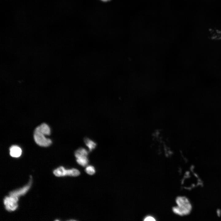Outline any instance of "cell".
Listing matches in <instances>:
<instances>
[{"instance_id": "6da1fadb", "label": "cell", "mask_w": 221, "mask_h": 221, "mask_svg": "<svg viewBox=\"0 0 221 221\" xmlns=\"http://www.w3.org/2000/svg\"><path fill=\"white\" fill-rule=\"evenodd\" d=\"M176 202L177 206L173 208V211L175 213L183 216L190 213L192 209V205L186 197H178L176 200Z\"/></svg>"}, {"instance_id": "7a4b0ae2", "label": "cell", "mask_w": 221, "mask_h": 221, "mask_svg": "<svg viewBox=\"0 0 221 221\" xmlns=\"http://www.w3.org/2000/svg\"><path fill=\"white\" fill-rule=\"evenodd\" d=\"M18 197L16 196H10L6 197L4 199V204L6 209L8 211L15 210L18 207L17 202Z\"/></svg>"}, {"instance_id": "3957f363", "label": "cell", "mask_w": 221, "mask_h": 221, "mask_svg": "<svg viewBox=\"0 0 221 221\" xmlns=\"http://www.w3.org/2000/svg\"><path fill=\"white\" fill-rule=\"evenodd\" d=\"M34 138L36 143L41 146H48L52 143L50 139L46 138L44 134L37 132L34 131Z\"/></svg>"}, {"instance_id": "277c9868", "label": "cell", "mask_w": 221, "mask_h": 221, "mask_svg": "<svg viewBox=\"0 0 221 221\" xmlns=\"http://www.w3.org/2000/svg\"><path fill=\"white\" fill-rule=\"evenodd\" d=\"M32 182V179H31L28 184L24 187L10 192L9 193L10 196L18 197L21 196L25 195L30 187Z\"/></svg>"}, {"instance_id": "5b68a950", "label": "cell", "mask_w": 221, "mask_h": 221, "mask_svg": "<svg viewBox=\"0 0 221 221\" xmlns=\"http://www.w3.org/2000/svg\"><path fill=\"white\" fill-rule=\"evenodd\" d=\"M34 131L39 132L44 135H49L50 129L48 125L45 123H43L37 127Z\"/></svg>"}, {"instance_id": "8992f818", "label": "cell", "mask_w": 221, "mask_h": 221, "mask_svg": "<svg viewBox=\"0 0 221 221\" xmlns=\"http://www.w3.org/2000/svg\"><path fill=\"white\" fill-rule=\"evenodd\" d=\"M10 156L13 157H18L21 154L22 150L21 148L17 145H12L10 148Z\"/></svg>"}, {"instance_id": "52a82bcc", "label": "cell", "mask_w": 221, "mask_h": 221, "mask_svg": "<svg viewBox=\"0 0 221 221\" xmlns=\"http://www.w3.org/2000/svg\"><path fill=\"white\" fill-rule=\"evenodd\" d=\"M53 173L54 175L58 177L66 176V169L60 166L54 170Z\"/></svg>"}, {"instance_id": "ba28073f", "label": "cell", "mask_w": 221, "mask_h": 221, "mask_svg": "<svg viewBox=\"0 0 221 221\" xmlns=\"http://www.w3.org/2000/svg\"><path fill=\"white\" fill-rule=\"evenodd\" d=\"M77 162L83 166H85L88 164V160L87 156H83L76 158Z\"/></svg>"}, {"instance_id": "9c48e42d", "label": "cell", "mask_w": 221, "mask_h": 221, "mask_svg": "<svg viewBox=\"0 0 221 221\" xmlns=\"http://www.w3.org/2000/svg\"><path fill=\"white\" fill-rule=\"evenodd\" d=\"M88 154L87 151L83 148L79 149L77 150L75 153V156L76 158L81 156H87Z\"/></svg>"}, {"instance_id": "30bf717a", "label": "cell", "mask_w": 221, "mask_h": 221, "mask_svg": "<svg viewBox=\"0 0 221 221\" xmlns=\"http://www.w3.org/2000/svg\"><path fill=\"white\" fill-rule=\"evenodd\" d=\"M84 142L90 151L93 150L96 147V143L89 138H86L84 139Z\"/></svg>"}, {"instance_id": "8fae6325", "label": "cell", "mask_w": 221, "mask_h": 221, "mask_svg": "<svg viewBox=\"0 0 221 221\" xmlns=\"http://www.w3.org/2000/svg\"><path fill=\"white\" fill-rule=\"evenodd\" d=\"M79 174L80 172L77 169H72L67 170V176H76L79 175Z\"/></svg>"}, {"instance_id": "7c38bea8", "label": "cell", "mask_w": 221, "mask_h": 221, "mask_svg": "<svg viewBox=\"0 0 221 221\" xmlns=\"http://www.w3.org/2000/svg\"><path fill=\"white\" fill-rule=\"evenodd\" d=\"M85 171L87 174L90 175H93L95 172L94 167L91 165L87 166L86 168Z\"/></svg>"}, {"instance_id": "4fadbf2b", "label": "cell", "mask_w": 221, "mask_h": 221, "mask_svg": "<svg viewBox=\"0 0 221 221\" xmlns=\"http://www.w3.org/2000/svg\"><path fill=\"white\" fill-rule=\"evenodd\" d=\"M155 220V219L151 216H147L144 219V221H154Z\"/></svg>"}, {"instance_id": "5bb4252c", "label": "cell", "mask_w": 221, "mask_h": 221, "mask_svg": "<svg viewBox=\"0 0 221 221\" xmlns=\"http://www.w3.org/2000/svg\"><path fill=\"white\" fill-rule=\"evenodd\" d=\"M99 1L103 2H107L110 1L112 0H99Z\"/></svg>"}]
</instances>
